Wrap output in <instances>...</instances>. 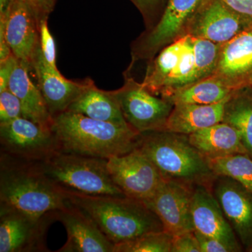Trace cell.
Masks as SVG:
<instances>
[{"mask_svg":"<svg viewBox=\"0 0 252 252\" xmlns=\"http://www.w3.org/2000/svg\"><path fill=\"white\" fill-rule=\"evenodd\" d=\"M53 119L51 130L59 151L65 153L109 159L130 153L140 145L141 133L130 126L95 120L68 111Z\"/></svg>","mask_w":252,"mask_h":252,"instance_id":"obj_1","label":"cell"},{"mask_svg":"<svg viewBox=\"0 0 252 252\" xmlns=\"http://www.w3.org/2000/svg\"><path fill=\"white\" fill-rule=\"evenodd\" d=\"M68 204L64 190L47 178L34 162L1 154L0 207L41 217Z\"/></svg>","mask_w":252,"mask_h":252,"instance_id":"obj_2","label":"cell"},{"mask_svg":"<svg viewBox=\"0 0 252 252\" xmlns=\"http://www.w3.org/2000/svg\"><path fill=\"white\" fill-rule=\"evenodd\" d=\"M64 193L68 202L90 217L114 245L164 230L160 219L141 200L127 196Z\"/></svg>","mask_w":252,"mask_h":252,"instance_id":"obj_3","label":"cell"},{"mask_svg":"<svg viewBox=\"0 0 252 252\" xmlns=\"http://www.w3.org/2000/svg\"><path fill=\"white\" fill-rule=\"evenodd\" d=\"M138 148L152 160L164 180L212 189L217 177L207 159L190 143L188 135L166 130L144 132Z\"/></svg>","mask_w":252,"mask_h":252,"instance_id":"obj_4","label":"cell"},{"mask_svg":"<svg viewBox=\"0 0 252 252\" xmlns=\"http://www.w3.org/2000/svg\"><path fill=\"white\" fill-rule=\"evenodd\" d=\"M107 160L57 150L42 160L33 162L47 178L64 191L125 197L122 189L111 177Z\"/></svg>","mask_w":252,"mask_h":252,"instance_id":"obj_5","label":"cell"},{"mask_svg":"<svg viewBox=\"0 0 252 252\" xmlns=\"http://www.w3.org/2000/svg\"><path fill=\"white\" fill-rule=\"evenodd\" d=\"M202 0H167L158 22L131 46L132 63L152 61L162 49L186 35L187 26Z\"/></svg>","mask_w":252,"mask_h":252,"instance_id":"obj_6","label":"cell"},{"mask_svg":"<svg viewBox=\"0 0 252 252\" xmlns=\"http://www.w3.org/2000/svg\"><path fill=\"white\" fill-rule=\"evenodd\" d=\"M125 76L124 86L110 92L117 99L126 122L140 133L163 130L174 104L151 94L133 78Z\"/></svg>","mask_w":252,"mask_h":252,"instance_id":"obj_7","label":"cell"},{"mask_svg":"<svg viewBox=\"0 0 252 252\" xmlns=\"http://www.w3.org/2000/svg\"><path fill=\"white\" fill-rule=\"evenodd\" d=\"M1 154L28 162L42 160L59 150L51 128L24 117L0 124Z\"/></svg>","mask_w":252,"mask_h":252,"instance_id":"obj_8","label":"cell"},{"mask_svg":"<svg viewBox=\"0 0 252 252\" xmlns=\"http://www.w3.org/2000/svg\"><path fill=\"white\" fill-rule=\"evenodd\" d=\"M107 168L113 181L126 196L142 202L153 196L163 182L160 172L140 149L111 157Z\"/></svg>","mask_w":252,"mask_h":252,"instance_id":"obj_9","label":"cell"},{"mask_svg":"<svg viewBox=\"0 0 252 252\" xmlns=\"http://www.w3.org/2000/svg\"><path fill=\"white\" fill-rule=\"evenodd\" d=\"M55 220L56 211L33 217L0 207V252H50L46 246V234Z\"/></svg>","mask_w":252,"mask_h":252,"instance_id":"obj_10","label":"cell"},{"mask_svg":"<svg viewBox=\"0 0 252 252\" xmlns=\"http://www.w3.org/2000/svg\"><path fill=\"white\" fill-rule=\"evenodd\" d=\"M252 24V18L232 9L222 0H202L186 34L223 44Z\"/></svg>","mask_w":252,"mask_h":252,"instance_id":"obj_11","label":"cell"},{"mask_svg":"<svg viewBox=\"0 0 252 252\" xmlns=\"http://www.w3.org/2000/svg\"><path fill=\"white\" fill-rule=\"evenodd\" d=\"M193 188L164 180L153 196L144 202L160 219L164 230L172 236L195 230L191 214Z\"/></svg>","mask_w":252,"mask_h":252,"instance_id":"obj_12","label":"cell"},{"mask_svg":"<svg viewBox=\"0 0 252 252\" xmlns=\"http://www.w3.org/2000/svg\"><path fill=\"white\" fill-rule=\"evenodd\" d=\"M212 190L243 250L252 252V193L225 176H217Z\"/></svg>","mask_w":252,"mask_h":252,"instance_id":"obj_13","label":"cell"},{"mask_svg":"<svg viewBox=\"0 0 252 252\" xmlns=\"http://www.w3.org/2000/svg\"><path fill=\"white\" fill-rule=\"evenodd\" d=\"M31 69L35 74L37 86L51 117L66 112L71 105L94 82L89 78L73 81L66 79L59 69H55L46 62L40 46L38 47L31 63Z\"/></svg>","mask_w":252,"mask_h":252,"instance_id":"obj_14","label":"cell"},{"mask_svg":"<svg viewBox=\"0 0 252 252\" xmlns=\"http://www.w3.org/2000/svg\"><path fill=\"white\" fill-rule=\"evenodd\" d=\"M210 77L235 91L252 89V24L222 44L216 69Z\"/></svg>","mask_w":252,"mask_h":252,"instance_id":"obj_15","label":"cell"},{"mask_svg":"<svg viewBox=\"0 0 252 252\" xmlns=\"http://www.w3.org/2000/svg\"><path fill=\"white\" fill-rule=\"evenodd\" d=\"M191 214L194 231L218 239L233 252L243 251L234 230L225 218L212 189L195 186L192 195Z\"/></svg>","mask_w":252,"mask_h":252,"instance_id":"obj_16","label":"cell"},{"mask_svg":"<svg viewBox=\"0 0 252 252\" xmlns=\"http://www.w3.org/2000/svg\"><path fill=\"white\" fill-rule=\"evenodd\" d=\"M67 233L66 243L58 252H114L113 244L95 222L82 210L69 203L56 211Z\"/></svg>","mask_w":252,"mask_h":252,"instance_id":"obj_17","label":"cell"},{"mask_svg":"<svg viewBox=\"0 0 252 252\" xmlns=\"http://www.w3.org/2000/svg\"><path fill=\"white\" fill-rule=\"evenodd\" d=\"M4 19L6 40L12 54L18 61L31 63L39 46V21L31 6L24 0H16Z\"/></svg>","mask_w":252,"mask_h":252,"instance_id":"obj_18","label":"cell"},{"mask_svg":"<svg viewBox=\"0 0 252 252\" xmlns=\"http://www.w3.org/2000/svg\"><path fill=\"white\" fill-rule=\"evenodd\" d=\"M188 137L190 143L207 160L248 154L238 131L226 123L220 122L201 129Z\"/></svg>","mask_w":252,"mask_h":252,"instance_id":"obj_19","label":"cell"},{"mask_svg":"<svg viewBox=\"0 0 252 252\" xmlns=\"http://www.w3.org/2000/svg\"><path fill=\"white\" fill-rule=\"evenodd\" d=\"M31 69L28 64L18 60L10 79L8 89L16 94L21 101L23 117L51 128L54 119L40 90L30 78Z\"/></svg>","mask_w":252,"mask_h":252,"instance_id":"obj_20","label":"cell"},{"mask_svg":"<svg viewBox=\"0 0 252 252\" xmlns=\"http://www.w3.org/2000/svg\"><path fill=\"white\" fill-rule=\"evenodd\" d=\"M229 99L213 104H175L163 130L189 135L222 122L225 103Z\"/></svg>","mask_w":252,"mask_h":252,"instance_id":"obj_21","label":"cell"},{"mask_svg":"<svg viewBox=\"0 0 252 252\" xmlns=\"http://www.w3.org/2000/svg\"><path fill=\"white\" fill-rule=\"evenodd\" d=\"M67 111L83 114L95 120L120 126H130L126 122L117 99L110 91L101 90L94 82L69 106Z\"/></svg>","mask_w":252,"mask_h":252,"instance_id":"obj_22","label":"cell"},{"mask_svg":"<svg viewBox=\"0 0 252 252\" xmlns=\"http://www.w3.org/2000/svg\"><path fill=\"white\" fill-rule=\"evenodd\" d=\"M237 91L216 78L209 77L172 93L163 98L179 104H213L229 99Z\"/></svg>","mask_w":252,"mask_h":252,"instance_id":"obj_23","label":"cell"},{"mask_svg":"<svg viewBox=\"0 0 252 252\" xmlns=\"http://www.w3.org/2000/svg\"><path fill=\"white\" fill-rule=\"evenodd\" d=\"M185 42V35L162 49L149 61L145 77L141 84L151 94L160 95L167 78L180 62Z\"/></svg>","mask_w":252,"mask_h":252,"instance_id":"obj_24","label":"cell"},{"mask_svg":"<svg viewBox=\"0 0 252 252\" xmlns=\"http://www.w3.org/2000/svg\"><path fill=\"white\" fill-rule=\"evenodd\" d=\"M238 131L252 158V89L237 91L225 103L223 122Z\"/></svg>","mask_w":252,"mask_h":252,"instance_id":"obj_25","label":"cell"},{"mask_svg":"<svg viewBox=\"0 0 252 252\" xmlns=\"http://www.w3.org/2000/svg\"><path fill=\"white\" fill-rule=\"evenodd\" d=\"M217 176L233 179L252 193V158L248 154H237L207 160Z\"/></svg>","mask_w":252,"mask_h":252,"instance_id":"obj_26","label":"cell"},{"mask_svg":"<svg viewBox=\"0 0 252 252\" xmlns=\"http://www.w3.org/2000/svg\"><path fill=\"white\" fill-rule=\"evenodd\" d=\"M172 238L165 230L150 232L114 245V252H171Z\"/></svg>","mask_w":252,"mask_h":252,"instance_id":"obj_27","label":"cell"},{"mask_svg":"<svg viewBox=\"0 0 252 252\" xmlns=\"http://www.w3.org/2000/svg\"><path fill=\"white\" fill-rule=\"evenodd\" d=\"M143 16L147 30L157 25L165 9L167 0H130Z\"/></svg>","mask_w":252,"mask_h":252,"instance_id":"obj_28","label":"cell"},{"mask_svg":"<svg viewBox=\"0 0 252 252\" xmlns=\"http://www.w3.org/2000/svg\"><path fill=\"white\" fill-rule=\"evenodd\" d=\"M23 117L22 104L9 89L0 92V124Z\"/></svg>","mask_w":252,"mask_h":252,"instance_id":"obj_29","label":"cell"},{"mask_svg":"<svg viewBox=\"0 0 252 252\" xmlns=\"http://www.w3.org/2000/svg\"><path fill=\"white\" fill-rule=\"evenodd\" d=\"M39 46L46 62L55 69H59L56 65V43L50 32L48 18L39 21Z\"/></svg>","mask_w":252,"mask_h":252,"instance_id":"obj_30","label":"cell"},{"mask_svg":"<svg viewBox=\"0 0 252 252\" xmlns=\"http://www.w3.org/2000/svg\"><path fill=\"white\" fill-rule=\"evenodd\" d=\"M171 252H200L194 231L173 236Z\"/></svg>","mask_w":252,"mask_h":252,"instance_id":"obj_31","label":"cell"},{"mask_svg":"<svg viewBox=\"0 0 252 252\" xmlns=\"http://www.w3.org/2000/svg\"><path fill=\"white\" fill-rule=\"evenodd\" d=\"M200 252H233V250L223 242L212 237L207 236L194 231Z\"/></svg>","mask_w":252,"mask_h":252,"instance_id":"obj_32","label":"cell"},{"mask_svg":"<svg viewBox=\"0 0 252 252\" xmlns=\"http://www.w3.org/2000/svg\"><path fill=\"white\" fill-rule=\"evenodd\" d=\"M17 62L18 59L14 54L2 62H0V92L8 89L10 79Z\"/></svg>","mask_w":252,"mask_h":252,"instance_id":"obj_33","label":"cell"},{"mask_svg":"<svg viewBox=\"0 0 252 252\" xmlns=\"http://www.w3.org/2000/svg\"><path fill=\"white\" fill-rule=\"evenodd\" d=\"M35 13L38 20L49 18L57 0H24Z\"/></svg>","mask_w":252,"mask_h":252,"instance_id":"obj_34","label":"cell"},{"mask_svg":"<svg viewBox=\"0 0 252 252\" xmlns=\"http://www.w3.org/2000/svg\"><path fill=\"white\" fill-rule=\"evenodd\" d=\"M239 14L252 18V0H222Z\"/></svg>","mask_w":252,"mask_h":252,"instance_id":"obj_35","label":"cell"},{"mask_svg":"<svg viewBox=\"0 0 252 252\" xmlns=\"http://www.w3.org/2000/svg\"><path fill=\"white\" fill-rule=\"evenodd\" d=\"M15 1L16 0H0V16L6 14Z\"/></svg>","mask_w":252,"mask_h":252,"instance_id":"obj_36","label":"cell"}]
</instances>
